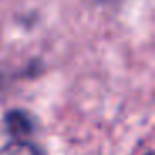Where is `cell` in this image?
I'll return each mask as SVG.
<instances>
[{
	"instance_id": "cell-1",
	"label": "cell",
	"mask_w": 155,
	"mask_h": 155,
	"mask_svg": "<svg viewBox=\"0 0 155 155\" xmlns=\"http://www.w3.org/2000/svg\"><path fill=\"white\" fill-rule=\"evenodd\" d=\"M5 127L7 132L14 137H27L35 130V118L30 112L22 110V108H14L5 114Z\"/></svg>"
},
{
	"instance_id": "cell-2",
	"label": "cell",
	"mask_w": 155,
	"mask_h": 155,
	"mask_svg": "<svg viewBox=\"0 0 155 155\" xmlns=\"http://www.w3.org/2000/svg\"><path fill=\"white\" fill-rule=\"evenodd\" d=\"M0 155H44L35 143L27 140H14L0 148Z\"/></svg>"
},
{
	"instance_id": "cell-3",
	"label": "cell",
	"mask_w": 155,
	"mask_h": 155,
	"mask_svg": "<svg viewBox=\"0 0 155 155\" xmlns=\"http://www.w3.org/2000/svg\"><path fill=\"white\" fill-rule=\"evenodd\" d=\"M145 155H153V153H152V152H147V153H145Z\"/></svg>"
}]
</instances>
